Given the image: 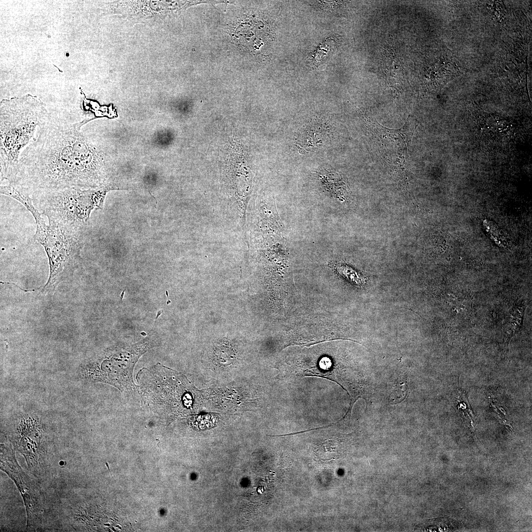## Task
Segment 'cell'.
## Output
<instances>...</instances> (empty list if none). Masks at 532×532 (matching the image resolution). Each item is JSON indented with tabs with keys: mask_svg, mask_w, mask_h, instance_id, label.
<instances>
[{
	"mask_svg": "<svg viewBox=\"0 0 532 532\" xmlns=\"http://www.w3.org/2000/svg\"><path fill=\"white\" fill-rule=\"evenodd\" d=\"M81 123L46 116L36 138L21 152L7 181L30 198L64 190L101 186L106 174L94 160Z\"/></svg>",
	"mask_w": 532,
	"mask_h": 532,
	"instance_id": "6da1fadb",
	"label": "cell"
},
{
	"mask_svg": "<svg viewBox=\"0 0 532 532\" xmlns=\"http://www.w3.org/2000/svg\"><path fill=\"white\" fill-rule=\"evenodd\" d=\"M30 212L36 225L35 240L44 248L50 266V274L45 287L55 286L72 275L77 266L83 246L84 229L69 227L48 220L35 207Z\"/></svg>",
	"mask_w": 532,
	"mask_h": 532,
	"instance_id": "7a4b0ae2",
	"label": "cell"
},
{
	"mask_svg": "<svg viewBox=\"0 0 532 532\" xmlns=\"http://www.w3.org/2000/svg\"><path fill=\"white\" fill-rule=\"evenodd\" d=\"M36 208L51 220L63 225L84 229L91 211L102 204L103 195L90 190L66 189L31 198Z\"/></svg>",
	"mask_w": 532,
	"mask_h": 532,
	"instance_id": "3957f363",
	"label": "cell"
},
{
	"mask_svg": "<svg viewBox=\"0 0 532 532\" xmlns=\"http://www.w3.org/2000/svg\"><path fill=\"white\" fill-rule=\"evenodd\" d=\"M42 111L9 110L0 114V181L15 170L22 149L33 137L36 128L46 117Z\"/></svg>",
	"mask_w": 532,
	"mask_h": 532,
	"instance_id": "277c9868",
	"label": "cell"
},
{
	"mask_svg": "<svg viewBox=\"0 0 532 532\" xmlns=\"http://www.w3.org/2000/svg\"><path fill=\"white\" fill-rule=\"evenodd\" d=\"M123 294H124V292H123V293H122V295H121V299H122V298H123Z\"/></svg>",
	"mask_w": 532,
	"mask_h": 532,
	"instance_id": "5b68a950",
	"label": "cell"
}]
</instances>
